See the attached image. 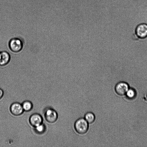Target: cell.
Masks as SVG:
<instances>
[{
    "label": "cell",
    "mask_w": 147,
    "mask_h": 147,
    "mask_svg": "<svg viewBox=\"0 0 147 147\" xmlns=\"http://www.w3.org/2000/svg\"><path fill=\"white\" fill-rule=\"evenodd\" d=\"M8 47L12 52L18 53L22 50L23 47V43L20 38L14 37L11 38L9 41Z\"/></svg>",
    "instance_id": "cell-1"
},
{
    "label": "cell",
    "mask_w": 147,
    "mask_h": 147,
    "mask_svg": "<svg viewBox=\"0 0 147 147\" xmlns=\"http://www.w3.org/2000/svg\"><path fill=\"white\" fill-rule=\"evenodd\" d=\"M74 127L77 133L80 134H86L88 130V123L84 118H80L75 121Z\"/></svg>",
    "instance_id": "cell-2"
},
{
    "label": "cell",
    "mask_w": 147,
    "mask_h": 147,
    "mask_svg": "<svg viewBox=\"0 0 147 147\" xmlns=\"http://www.w3.org/2000/svg\"><path fill=\"white\" fill-rule=\"evenodd\" d=\"M44 113L45 119L49 123L55 122L58 119V115L57 112L51 107L45 108L44 110Z\"/></svg>",
    "instance_id": "cell-3"
},
{
    "label": "cell",
    "mask_w": 147,
    "mask_h": 147,
    "mask_svg": "<svg viewBox=\"0 0 147 147\" xmlns=\"http://www.w3.org/2000/svg\"><path fill=\"white\" fill-rule=\"evenodd\" d=\"M139 39H144L147 38V24L142 23L138 25L134 31Z\"/></svg>",
    "instance_id": "cell-4"
},
{
    "label": "cell",
    "mask_w": 147,
    "mask_h": 147,
    "mask_svg": "<svg viewBox=\"0 0 147 147\" xmlns=\"http://www.w3.org/2000/svg\"><path fill=\"white\" fill-rule=\"evenodd\" d=\"M115 91L118 95L122 96L125 94L129 89L128 84L123 81L117 83L115 86Z\"/></svg>",
    "instance_id": "cell-5"
},
{
    "label": "cell",
    "mask_w": 147,
    "mask_h": 147,
    "mask_svg": "<svg viewBox=\"0 0 147 147\" xmlns=\"http://www.w3.org/2000/svg\"><path fill=\"white\" fill-rule=\"evenodd\" d=\"M10 110L13 115L16 116L22 115L24 111L22 104L17 102H14L11 104Z\"/></svg>",
    "instance_id": "cell-6"
},
{
    "label": "cell",
    "mask_w": 147,
    "mask_h": 147,
    "mask_svg": "<svg viewBox=\"0 0 147 147\" xmlns=\"http://www.w3.org/2000/svg\"><path fill=\"white\" fill-rule=\"evenodd\" d=\"M29 121L30 125L34 127L42 123L43 118L40 114L34 113L30 116Z\"/></svg>",
    "instance_id": "cell-7"
},
{
    "label": "cell",
    "mask_w": 147,
    "mask_h": 147,
    "mask_svg": "<svg viewBox=\"0 0 147 147\" xmlns=\"http://www.w3.org/2000/svg\"><path fill=\"white\" fill-rule=\"evenodd\" d=\"M11 56L9 53L6 51H0V66H4L10 62Z\"/></svg>",
    "instance_id": "cell-8"
},
{
    "label": "cell",
    "mask_w": 147,
    "mask_h": 147,
    "mask_svg": "<svg viewBox=\"0 0 147 147\" xmlns=\"http://www.w3.org/2000/svg\"><path fill=\"white\" fill-rule=\"evenodd\" d=\"M84 119L89 124L93 123L95 119L94 114L92 112H89L86 113L84 116Z\"/></svg>",
    "instance_id": "cell-9"
},
{
    "label": "cell",
    "mask_w": 147,
    "mask_h": 147,
    "mask_svg": "<svg viewBox=\"0 0 147 147\" xmlns=\"http://www.w3.org/2000/svg\"><path fill=\"white\" fill-rule=\"evenodd\" d=\"M35 132L38 134H44L46 130V127L43 123L35 127H34Z\"/></svg>",
    "instance_id": "cell-10"
},
{
    "label": "cell",
    "mask_w": 147,
    "mask_h": 147,
    "mask_svg": "<svg viewBox=\"0 0 147 147\" xmlns=\"http://www.w3.org/2000/svg\"><path fill=\"white\" fill-rule=\"evenodd\" d=\"M22 105L24 111L26 112L31 111L33 108L32 103L29 100H26L24 101Z\"/></svg>",
    "instance_id": "cell-11"
},
{
    "label": "cell",
    "mask_w": 147,
    "mask_h": 147,
    "mask_svg": "<svg viewBox=\"0 0 147 147\" xmlns=\"http://www.w3.org/2000/svg\"><path fill=\"white\" fill-rule=\"evenodd\" d=\"M126 94L127 97L130 98H134L135 95V91L132 88L129 89Z\"/></svg>",
    "instance_id": "cell-12"
},
{
    "label": "cell",
    "mask_w": 147,
    "mask_h": 147,
    "mask_svg": "<svg viewBox=\"0 0 147 147\" xmlns=\"http://www.w3.org/2000/svg\"><path fill=\"white\" fill-rule=\"evenodd\" d=\"M4 94V92L3 90L0 88V99L3 97Z\"/></svg>",
    "instance_id": "cell-13"
}]
</instances>
